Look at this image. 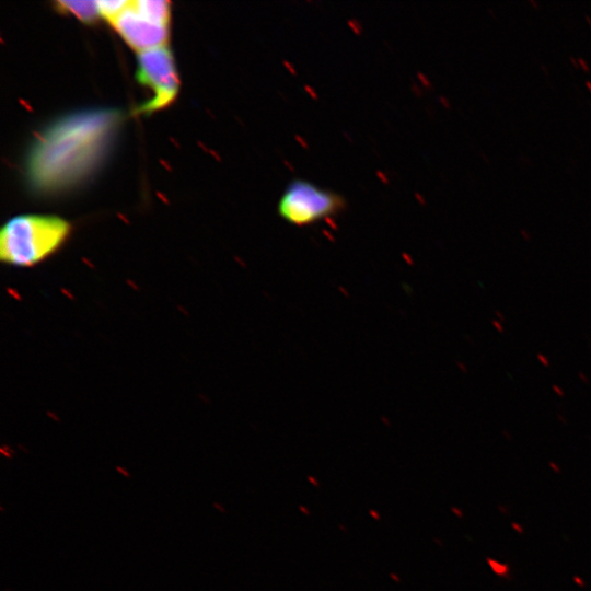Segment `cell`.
Instances as JSON below:
<instances>
[{"mask_svg": "<svg viewBox=\"0 0 591 591\" xmlns=\"http://www.w3.org/2000/svg\"><path fill=\"white\" fill-rule=\"evenodd\" d=\"M121 120L115 108H90L46 126L27 154L26 176L32 189L50 194L86 178L105 158Z\"/></svg>", "mask_w": 591, "mask_h": 591, "instance_id": "1", "label": "cell"}, {"mask_svg": "<svg viewBox=\"0 0 591 591\" xmlns=\"http://www.w3.org/2000/svg\"><path fill=\"white\" fill-rule=\"evenodd\" d=\"M70 230V223L57 216H15L1 229L0 258L16 267L34 266L55 253Z\"/></svg>", "mask_w": 591, "mask_h": 591, "instance_id": "2", "label": "cell"}, {"mask_svg": "<svg viewBox=\"0 0 591 591\" xmlns=\"http://www.w3.org/2000/svg\"><path fill=\"white\" fill-rule=\"evenodd\" d=\"M346 208L344 195L300 177L286 185L277 202L278 216L298 227L335 217Z\"/></svg>", "mask_w": 591, "mask_h": 591, "instance_id": "3", "label": "cell"}, {"mask_svg": "<svg viewBox=\"0 0 591 591\" xmlns=\"http://www.w3.org/2000/svg\"><path fill=\"white\" fill-rule=\"evenodd\" d=\"M136 78L152 91V97L142 103L137 113L152 114L175 101L179 78L173 54L166 46L138 53Z\"/></svg>", "mask_w": 591, "mask_h": 591, "instance_id": "4", "label": "cell"}, {"mask_svg": "<svg viewBox=\"0 0 591 591\" xmlns=\"http://www.w3.org/2000/svg\"><path fill=\"white\" fill-rule=\"evenodd\" d=\"M126 44L138 53L166 46L169 25L162 24L129 1L127 7L109 22Z\"/></svg>", "mask_w": 591, "mask_h": 591, "instance_id": "5", "label": "cell"}, {"mask_svg": "<svg viewBox=\"0 0 591 591\" xmlns=\"http://www.w3.org/2000/svg\"><path fill=\"white\" fill-rule=\"evenodd\" d=\"M55 5L59 11L70 13L86 24L102 16L97 1H57Z\"/></svg>", "mask_w": 591, "mask_h": 591, "instance_id": "6", "label": "cell"}, {"mask_svg": "<svg viewBox=\"0 0 591 591\" xmlns=\"http://www.w3.org/2000/svg\"><path fill=\"white\" fill-rule=\"evenodd\" d=\"M136 5L147 15L153 20L162 23L170 24L171 19V3L164 0H138L135 1Z\"/></svg>", "mask_w": 591, "mask_h": 591, "instance_id": "7", "label": "cell"}, {"mask_svg": "<svg viewBox=\"0 0 591 591\" xmlns=\"http://www.w3.org/2000/svg\"><path fill=\"white\" fill-rule=\"evenodd\" d=\"M126 0H103L97 1L102 18L111 22L118 15L128 4Z\"/></svg>", "mask_w": 591, "mask_h": 591, "instance_id": "8", "label": "cell"}, {"mask_svg": "<svg viewBox=\"0 0 591 591\" xmlns=\"http://www.w3.org/2000/svg\"><path fill=\"white\" fill-rule=\"evenodd\" d=\"M578 62H579V67H582V69H583L584 71H589V70H590V67H589L588 62L586 61V59H583V58L580 57V58H578Z\"/></svg>", "mask_w": 591, "mask_h": 591, "instance_id": "9", "label": "cell"}, {"mask_svg": "<svg viewBox=\"0 0 591 591\" xmlns=\"http://www.w3.org/2000/svg\"><path fill=\"white\" fill-rule=\"evenodd\" d=\"M116 470L125 477H130V474L123 467L117 466Z\"/></svg>", "mask_w": 591, "mask_h": 591, "instance_id": "10", "label": "cell"}, {"mask_svg": "<svg viewBox=\"0 0 591 591\" xmlns=\"http://www.w3.org/2000/svg\"><path fill=\"white\" fill-rule=\"evenodd\" d=\"M569 59H570L571 63H572L576 68L579 67L578 59H576V58H573V57H570Z\"/></svg>", "mask_w": 591, "mask_h": 591, "instance_id": "11", "label": "cell"}, {"mask_svg": "<svg viewBox=\"0 0 591 591\" xmlns=\"http://www.w3.org/2000/svg\"><path fill=\"white\" fill-rule=\"evenodd\" d=\"M538 359H540V361H541L542 363H544L545 366L548 364V362H547V360H546V358H545L544 356L538 355Z\"/></svg>", "mask_w": 591, "mask_h": 591, "instance_id": "12", "label": "cell"}, {"mask_svg": "<svg viewBox=\"0 0 591 591\" xmlns=\"http://www.w3.org/2000/svg\"><path fill=\"white\" fill-rule=\"evenodd\" d=\"M213 507L220 511H223L222 507L218 505L217 502L213 503Z\"/></svg>", "mask_w": 591, "mask_h": 591, "instance_id": "13", "label": "cell"}, {"mask_svg": "<svg viewBox=\"0 0 591 591\" xmlns=\"http://www.w3.org/2000/svg\"><path fill=\"white\" fill-rule=\"evenodd\" d=\"M586 85L591 91V81H586Z\"/></svg>", "mask_w": 591, "mask_h": 591, "instance_id": "14", "label": "cell"}, {"mask_svg": "<svg viewBox=\"0 0 591 591\" xmlns=\"http://www.w3.org/2000/svg\"><path fill=\"white\" fill-rule=\"evenodd\" d=\"M530 2H531V3H532V4L534 5V7H535V8H538V4H537V2H536V1H534V0H530Z\"/></svg>", "mask_w": 591, "mask_h": 591, "instance_id": "15", "label": "cell"}, {"mask_svg": "<svg viewBox=\"0 0 591 591\" xmlns=\"http://www.w3.org/2000/svg\"><path fill=\"white\" fill-rule=\"evenodd\" d=\"M584 18H586V20L588 21V23L591 25V19H590V16L586 14Z\"/></svg>", "mask_w": 591, "mask_h": 591, "instance_id": "16", "label": "cell"}, {"mask_svg": "<svg viewBox=\"0 0 591 591\" xmlns=\"http://www.w3.org/2000/svg\"><path fill=\"white\" fill-rule=\"evenodd\" d=\"M5 591H12V590H10L9 588H5Z\"/></svg>", "mask_w": 591, "mask_h": 591, "instance_id": "17", "label": "cell"}]
</instances>
